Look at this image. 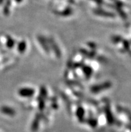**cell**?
I'll list each match as a JSON object with an SVG mask.
<instances>
[{"mask_svg": "<svg viewBox=\"0 0 131 132\" xmlns=\"http://www.w3.org/2000/svg\"><path fill=\"white\" fill-rule=\"evenodd\" d=\"M14 44H15V42H13V40L12 38H7V46H8V48H12V46Z\"/></svg>", "mask_w": 131, "mask_h": 132, "instance_id": "5b68a950", "label": "cell"}, {"mask_svg": "<svg viewBox=\"0 0 131 132\" xmlns=\"http://www.w3.org/2000/svg\"><path fill=\"white\" fill-rule=\"evenodd\" d=\"M2 112L3 113L7 114V115H13L14 114V111L8 107H2V109H1Z\"/></svg>", "mask_w": 131, "mask_h": 132, "instance_id": "3957f363", "label": "cell"}, {"mask_svg": "<svg viewBox=\"0 0 131 132\" xmlns=\"http://www.w3.org/2000/svg\"><path fill=\"white\" fill-rule=\"evenodd\" d=\"M25 48H26V44H25V42H22L18 44V49L20 52H23L24 50H25Z\"/></svg>", "mask_w": 131, "mask_h": 132, "instance_id": "277c9868", "label": "cell"}, {"mask_svg": "<svg viewBox=\"0 0 131 132\" xmlns=\"http://www.w3.org/2000/svg\"><path fill=\"white\" fill-rule=\"evenodd\" d=\"M110 86H111V85L109 82H105V83H103L102 85H96L93 87L91 90L93 93H98L104 90V89H108Z\"/></svg>", "mask_w": 131, "mask_h": 132, "instance_id": "7a4b0ae2", "label": "cell"}, {"mask_svg": "<svg viewBox=\"0 0 131 132\" xmlns=\"http://www.w3.org/2000/svg\"><path fill=\"white\" fill-rule=\"evenodd\" d=\"M35 91L33 89L31 88H22V89L19 90V95L21 97H30L33 95Z\"/></svg>", "mask_w": 131, "mask_h": 132, "instance_id": "6da1fadb", "label": "cell"}]
</instances>
